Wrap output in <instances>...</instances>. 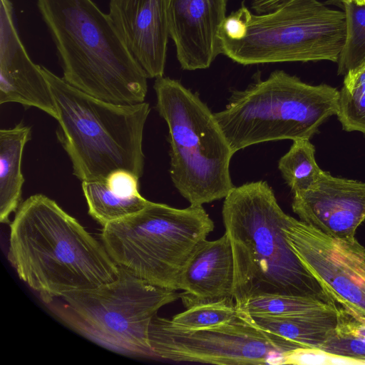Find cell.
<instances>
[{
  "instance_id": "6da1fadb",
  "label": "cell",
  "mask_w": 365,
  "mask_h": 365,
  "mask_svg": "<svg viewBox=\"0 0 365 365\" xmlns=\"http://www.w3.org/2000/svg\"><path fill=\"white\" fill-rule=\"evenodd\" d=\"M15 212L8 259L46 304L118 278L119 267L102 242L53 200L35 194Z\"/></svg>"
},
{
  "instance_id": "7a4b0ae2",
  "label": "cell",
  "mask_w": 365,
  "mask_h": 365,
  "mask_svg": "<svg viewBox=\"0 0 365 365\" xmlns=\"http://www.w3.org/2000/svg\"><path fill=\"white\" fill-rule=\"evenodd\" d=\"M222 215L232 250L233 299L238 312L251 299L264 294L336 303L289 245L284 227L289 215L267 181L234 187L225 198Z\"/></svg>"
},
{
  "instance_id": "3957f363",
  "label": "cell",
  "mask_w": 365,
  "mask_h": 365,
  "mask_svg": "<svg viewBox=\"0 0 365 365\" xmlns=\"http://www.w3.org/2000/svg\"><path fill=\"white\" fill-rule=\"evenodd\" d=\"M37 6L67 83L115 104L144 102L148 77L108 14L92 0H37Z\"/></svg>"
},
{
  "instance_id": "277c9868",
  "label": "cell",
  "mask_w": 365,
  "mask_h": 365,
  "mask_svg": "<svg viewBox=\"0 0 365 365\" xmlns=\"http://www.w3.org/2000/svg\"><path fill=\"white\" fill-rule=\"evenodd\" d=\"M57 110L56 136L83 181L105 180L117 170L140 178L144 172L143 130L150 113L146 102L119 105L70 86L41 66Z\"/></svg>"
},
{
  "instance_id": "5b68a950",
  "label": "cell",
  "mask_w": 365,
  "mask_h": 365,
  "mask_svg": "<svg viewBox=\"0 0 365 365\" xmlns=\"http://www.w3.org/2000/svg\"><path fill=\"white\" fill-rule=\"evenodd\" d=\"M219 36L222 53L242 65L337 63L346 39V16L319 0H286L262 14L242 5L226 17Z\"/></svg>"
},
{
  "instance_id": "8992f818",
  "label": "cell",
  "mask_w": 365,
  "mask_h": 365,
  "mask_svg": "<svg viewBox=\"0 0 365 365\" xmlns=\"http://www.w3.org/2000/svg\"><path fill=\"white\" fill-rule=\"evenodd\" d=\"M339 91L311 85L282 70L243 90L232 91L225 108L214 115L232 153L268 141L310 139L337 114Z\"/></svg>"
},
{
  "instance_id": "52a82bcc",
  "label": "cell",
  "mask_w": 365,
  "mask_h": 365,
  "mask_svg": "<svg viewBox=\"0 0 365 365\" xmlns=\"http://www.w3.org/2000/svg\"><path fill=\"white\" fill-rule=\"evenodd\" d=\"M156 109L168 128L170 176L190 205L225 198L233 155L215 115L197 94L169 77L155 78Z\"/></svg>"
},
{
  "instance_id": "ba28073f",
  "label": "cell",
  "mask_w": 365,
  "mask_h": 365,
  "mask_svg": "<svg viewBox=\"0 0 365 365\" xmlns=\"http://www.w3.org/2000/svg\"><path fill=\"white\" fill-rule=\"evenodd\" d=\"M214 227L202 206L180 209L149 201L139 212L103 226L101 237L118 267L152 285L177 291L190 256Z\"/></svg>"
},
{
  "instance_id": "9c48e42d",
  "label": "cell",
  "mask_w": 365,
  "mask_h": 365,
  "mask_svg": "<svg viewBox=\"0 0 365 365\" xmlns=\"http://www.w3.org/2000/svg\"><path fill=\"white\" fill-rule=\"evenodd\" d=\"M180 293L152 285L119 267L116 279L66 294L46 304L75 331L113 351L154 357L148 338L153 317Z\"/></svg>"
},
{
  "instance_id": "30bf717a",
  "label": "cell",
  "mask_w": 365,
  "mask_h": 365,
  "mask_svg": "<svg viewBox=\"0 0 365 365\" xmlns=\"http://www.w3.org/2000/svg\"><path fill=\"white\" fill-rule=\"evenodd\" d=\"M154 356L178 362L217 365L267 364L282 361V349L245 312L217 327L185 330L155 315L149 327Z\"/></svg>"
},
{
  "instance_id": "8fae6325",
  "label": "cell",
  "mask_w": 365,
  "mask_h": 365,
  "mask_svg": "<svg viewBox=\"0 0 365 365\" xmlns=\"http://www.w3.org/2000/svg\"><path fill=\"white\" fill-rule=\"evenodd\" d=\"M287 240L334 302L365 319V247L355 237L337 238L289 215Z\"/></svg>"
},
{
  "instance_id": "7c38bea8",
  "label": "cell",
  "mask_w": 365,
  "mask_h": 365,
  "mask_svg": "<svg viewBox=\"0 0 365 365\" xmlns=\"http://www.w3.org/2000/svg\"><path fill=\"white\" fill-rule=\"evenodd\" d=\"M292 208L299 220L327 235L355 237L365 222V182L322 170L309 187L293 193Z\"/></svg>"
},
{
  "instance_id": "4fadbf2b",
  "label": "cell",
  "mask_w": 365,
  "mask_h": 365,
  "mask_svg": "<svg viewBox=\"0 0 365 365\" xmlns=\"http://www.w3.org/2000/svg\"><path fill=\"white\" fill-rule=\"evenodd\" d=\"M228 0H167L169 36L183 70L210 67L222 53L220 31Z\"/></svg>"
},
{
  "instance_id": "5bb4252c",
  "label": "cell",
  "mask_w": 365,
  "mask_h": 365,
  "mask_svg": "<svg viewBox=\"0 0 365 365\" xmlns=\"http://www.w3.org/2000/svg\"><path fill=\"white\" fill-rule=\"evenodd\" d=\"M36 108L56 120L54 99L41 68L30 58L17 32L10 0L0 6V104Z\"/></svg>"
},
{
  "instance_id": "9a60e30c",
  "label": "cell",
  "mask_w": 365,
  "mask_h": 365,
  "mask_svg": "<svg viewBox=\"0 0 365 365\" xmlns=\"http://www.w3.org/2000/svg\"><path fill=\"white\" fill-rule=\"evenodd\" d=\"M108 15L148 78L163 76L167 57V0H110Z\"/></svg>"
},
{
  "instance_id": "2e32d148",
  "label": "cell",
  "mask_w": 365,
  "mask_h": 365,
  "mask_svg": "<svg viewBox=\"0 0 365 365\" xmlns=\"http://www.w3.org/2000/svg\"><path fill=\"white\" fill-rule=\"evenodd\" d=\"M234 259L226 232L215 240H202L186 264L178 282L185 307L233 298Z\"/></svg>"
},
{
  "instance_id": "e0dca14e",
  "label": "cell",
  "mask_w": 365,
  "mask_h": 365,
  "mask_svg": "<svg viewBox=\"0 0 365 365\" xmlns=\"http://www.w3.org/2000/svg\"><path fill=\"white\" fill-rule=\"evenodd\" d=\"M338 313L339 309L302 317H250L285 352L299 348H319L336 328Z\"/></svg>"
},
{
  "instance_id": "ac0fdd59",
  "label": "cell",
  "mask_w": 365,
  "mask_h": 365,
  "mask_svg": "<svg viewBox=\"0 0 365 365\" xmlns=\"http://www.w3.org/2000/svg\"><path fill=\"white\" fill-rule=\"evenodd\" d=\"M31 129L21 122L0 130V221L9 222L10 215L21 203L24 178L21 171L24 150L31 140Z\"/></svg>"
},
{
  "instance_id": "d6986e66",
  "label": "cell",
  "mask_w": 365,
  "mask_h": 365,
  "mask_svg": "<svg viewBox=\"0 0 365 365\" xmlns=\"http://www.w3.org/2000/svg\"><path fill=\"white\" fill-rule=\"evenodd\" d=\"M88 214L102 226L143 209L149 202L141 195L126 197L110 190L105 180L83 181Z\"/></svg>"
},
{
  "instance_id": "ffe728a7",
  "label": "cell",
  "mask_w": 365,
  "mask_h": 365,
  "mask_svg": "<svg viewBox=\"0 0 365 365\" xmlns=\"http://www.w3.org/2000/svg\"><path fill=\"white\" fill-rule=\"evenodd\" d=\"M339 307L312 297L264 294L249 300L242 312L255 317H289L334 312Z\"/></svg>"
},
{
  "instance_id": "44dd1931",
  "label": "cell",
  "mask_w": 365,
  "mask_h": 365,
  "mask_svg": "<svg viewBox=\"0 0 365 365\" xmlns=\"http://www.w3.org/2000/svg\"><path fill=\"white\" fill-rule=\"evenodd\" d=\"M278 169L293 193L309 187L322 171L316 161L315 148L309 139L294 140L279 159Z\"/></svg>"
},
{
  "instance_id": "7402d4cb",
  "label": "cell",
  "mask_w": 365,
  "mask_h": 365,
  "mask_svg": "<svg viewBox=\"0 0 365 365\" xmlns=\"http://www.w3.org/2000/svg\"><path fill=\"white\" fill-rule=\"evenodd\" d=\"M336 116L344 130L365 135V59L344 75Z\"/></svg>"
},
{
  "instance_id": "603a6c76",
  "label": "cell",
  "mask_w": 365,
  "mask_h": 365,
  "mask_svg": "<svg viewBox=\"0 0 365 365\" xmlns=\"http://www.w3.org/2000/svg\"><path fill=\"white\" fill-rule=\"evenodd\" d=\"M319 348L365 364V319L339 306L337 325Z\"/></svg>"
},
{
  "instance_id": "cb8c5ba5",
  "label": "cell",
  "mask_w": 365,
  "mask_h": 365,
  "mask_svg": "<svg viewBox=\"0 0 365 365\" xmlns=\"http://www.w3.org/2000/svg\"><path fill=\"white\" fill-rule=\"evenodd\" d=\"M346 16V39L337 63L338 73H346L365 59V4L341 0Z\"/></svg>"
},
{
  "instance_id": "d4e9b609",
  "label": "cell",
  "mask_w": 365,
  "mask_h": 365,
  "mask_svg": "<svg viewBox=\"0 0 365 365\" xmlns=\"http://www.w3.org/2000/svg\"><path fill=\"white\" fill-rule=\"evenodd\" d=\"M239 315L232 297L204 302L187 308L170 319L175 327L185 330L217 327L234 320Z\"/></svg>"
},
{
  "instance_id": "484cf974",
  "label": "cell",
  "mask_w": 365,
  "mask_h": 365,
  "mask_svg": "<svg viewBox=\"0 0 365 365\" xmlns=\"http://www.w3.org/2000/svg\"><path fill=\"white\" fill-rule=\"evenodd\" d=\"M282 364H364L350 358L334 355L319 348H299L285 351L282 354Z\"/></svg>"
},
{
  "instance_id": "4316f807",
  "label": "cell",
  "mask_w": 365,
  "mask_h": 365,
  "mask_svg": "<svg viewBox=\"0 0 365 365\" xmlns=\"http://www.w3.org/2000/svg\"><path fill=\"white\" fill-rule=\"evenodd\" d=\"M108 188L115 194L131 197L139 192V178L126 170H117L110 173L105 180Z\"/></svg>"
},
{
  "instance_id": "83f0119b",
  "label": "cell",
  "mask_w": 365,
  "mask_h": 365,
  "mask_svg": "<svg viewBox=\"0 0 365 365\" xmlns=\"http://www.w3.org/2000/svg\"><path fill=\"white\" fill-rule=\"evenodd\" d=\"M286 0H253L252 9L259 14L274 10L278 5Z\"/></svg>"
},
{
  "instance_id": "f1b7e54d",
  "label": "cell",
  "mask_w": 365,
  "mask_h": 365,
  "mask_svg": "<svg viewBox=\"0 0 365 365\" xmlns=\"http://www.w3.org/2000/svg\"><path fill=\"white\" fill-rule=\"evenodd\" d=\"M358 5H364L365 4V0H353Z\"/></svg>"
}]
</instances>
